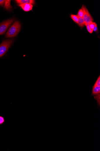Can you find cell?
<instances>
[{
	"label": "cell",
	"mask_w": 100,
	"mask_h": 151,
	"mask_svg": "<svg viewBox=\"0 0 100 151\" xmlns=\"http://www.w3.org/2000/svg\"><path fill=\"white\" fill-rule=\"evenodd\" d=\"M91 95L94 96L98 107H100V75H99L92 88Z\"/></svg>",
	"instance_id": "1"
},
{
	"label": "cell",
	"mask_w": 100,
	"mask_h": 151,
	"mask_svg": "<svg viewBox=\"0 0 100 151\" xmlns=\"http://www.w3.org/2000/svg\"><path fill=\"white\" fill-rule=\"evenodd\" d=\"M21 25L18 21H16L11 27L5 35V37L10 38L16 36L20 31Z\"/></svg>",
	"instance_id": "2"
},
{
	"label": "cell",
	"mask_w": 100,
	"mask_h": 151,
	"mask_svg": "<svg viewBox=\"0 0 100 151\" xmlns=\"http://www.w3.org/2000/svg\"><path fill=\"white\" fill-rule=\"evenodd\" d=\"M13 42V39H8L4 41L0 45V58L4 56L6 53Z\"/></svg>",
	"instance_id": "3"
},
{
	"label": "cell",
	"mask_w": 100,
	"mask_h": 151,
	"mask_svg": "<svg viewBox=\"0 0 100 151\" xmlns=\"http://www.w3.org/2000/svg\"><path fill=\"white\" fill-rule=\"evenodd\" d=\"M13 19H9L0 24V35L4 34L13 22Z\"/></svg>",
	"instance_id": "4"
},
{
	"label": "cell",
	"mask_w": 100,
	"mask_h": 151,
	"mask_svg": "<svg viewBox=\"0 0 100 151\" xmlns=\"http://www.w3.org/2000/svg\"><path fill=\"white\" fill-rule=\"evenodd\" d=\"M18 6L21 7L25 12H28L33 10V5L29 4H19Z\"/></svg>",
	"instance_id": "5"
},
{
	"label": "cell",
	"mask_w": 100,
	"mask_h": 151,
	"mask_svg": "<svg viewBox=\"0 0 100 151\" xmlns=\"http://www.w3.org/2000/svg\"><path fill=\"white\" fill-rule=\"evenodd\" d=\"M15 2L19 4H29L32 5L35 4V1L34 0H17Z\"/></svg>",
	"instance_id": "6"
},
{
	"label": "cell",
	"mask_w": 100,
	"mask_h": 151,
	"mask_svg": "<svg viewBox=\"0 0 100 151\" xmlns=\"http://www.w3.org/2000/svg\"><path fill=\"white\" fill-rule=\"evenodd\" d=\"M81 8L83 10L84 13V16L83 18L85 24V23L86 22L88 16L89 12L86 6L85 5H82Z\"/></svg>",
	"instance_id": "7"
},
{
	"label": "cell",
	"mask_w": 100,
	"mask_h": 151,
	"mask_svg": "<svg viewBox=\"0 0 100 151\" xmlns=\"http://www.w3.org/2000/svg\"><path fill=\"white\" fill-rule=\"evenodd\" d=\"M11 1L9 0H6L5 1L4 8L8 11L11 10L12 9L10 4Z\"/></svg>",
	"instance_id": "8"
},
{
	"label": "cell",
	"mask_w": 100,
	"mask_h": 151,
	"mask_svg": "<svg viewBox=\"0 0 100 151\" xmlns=\"http://www.w3.org/2000/svg\"><path fill=\"white\" fill-rule=\"evenodd\" d=\"M77 24L81 28H83L85 25L84 19L82 18H79Z\"/></svg>",
	"instance_id": "9"
},
{
	"label": "cell",
	"mask_w": 100,
	"mask_h": 151,
	"mask_svg": "<svg viewBox=\"0 0 100 151\" xmlns=\"http://www.w3.org/2000/svg\"><path fill=\"white\" fill-rule=\"evenodd\" d=\"M94 19H93L91 15L89 12V13L88 16L87 17L86 22L85 23V26L87 24H89L91 22H93Z\"/></svg>",
	"instance_id": "10"
},
{
	"label": "cell",
	"mask_w": 100,
	"mask_h": 151,
	"mask_svg": "<svg viewBox=\"0 0 100 151\" xmlns=\"http://www.w3.org/2000/svg\"><path fill=\"white\" fill-rule=\"evenodd\" d=\"M70 17L74 22L77 24L79 20V17L77 15L71 14L70 15Z\"/></svg>",
	"instance_id": "11"
},
{
	"label": "cell",
	"mask_w": 100,
	"mask_h": 151,
	"mask_svg": "<svg viewBox=\"0 0 100 151\" xmlns=\"http://www.w3.org/2000/svg\"><path fill=\"white\" fill-rule=\"evenodd\" d=\"M89 24L90 29L93 31L97 27V24L95 22H91Z\"/></svg>",
	"instance_id": "12"
},
{
	"label": "cell",
	"mask_w": 100,
	"mask_h": 151,
	"mask_svg": "<svg viewBox=\"0 0 100 151\" xmlns=\"http://www.w3.org/2000/svg\"><path fill=\"white\" fill-rule=\"evenodd\" d=\"M79 18H83L84 13L82 9L81 8L79 9L77 15Z\"/></svg>",
	"instance_id": "13"
},
{
	"label": "cell",
	"mask_w": 100,
	"mask_h": 151,
	"mask_svg": "<svg viewBox=\"0 0 100 151\" xmlns=\"http://www.w3.org/2000/svg\"><path fill=\"white\" fill-rule=\"evenodd\" d=\"M86 26L87 27V30L88 31V32L90 34H92L93 31L90 28V27H89V24H87L86 25Z\"/></svg>",
	"instance_id": "14"
},
{
	"label": "cell",
	"mask_w": 100,
	"mask_h": 151,
	"mask_svg": "<svg viewBox=\"0 0 100 151\" xmlns=\"http://www.w3.org/2000/svg\"><path fill=\"white\" fill-rule=\"evenodd\" d=\"M4 118L2 116H0V125H2L4 122Z\"/></svg>",
	"instance_id": "15"
},
{
	"label": "cell",
	"mask_w": 100,
	"mask_h": 151,
	"mask_svg": "<svg viewBox=\"0 0 100 151\" xmlns=\"http://www.w3.org/2000/svg\"><path fill=\"white\" fill-rule=\"evenodd\" d=\"M5 1L4 0H0V6H3L5 4Z\"/></svg>",
	"instance_id": "16"
}]
</instances>
